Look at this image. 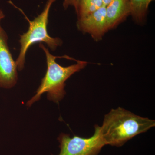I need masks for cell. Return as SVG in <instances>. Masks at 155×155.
<instances>
[{
	"mask_svg": "<svg viewBox=\"0 0 155 155\" xmlns=\"http://www.w3.org/2000/svg\"><path fill=\"white\" fill-rule=\"evenodd\" d=\"M93 135L89 138L61 133L58 140L61 152L58 155H98L106 145L100 133V126L95 125Z\"/></svg>",
	"mask_w": 155,
	"mask_h": 155,
	"instance_id": "obj_4",
	"label": "cell"
},
{
	"mask_svg": "<svg viewBox=\"0 0 155 155\" xmlns=\"http://www.w3.org/2000/svg\"><path fill=\"white\" fill-rule=\"evenodd\" d=\"M8 36L0 24V88L14 87L18 80L17 67L9 50Z\"/></svg>",
	"mask_w": 155,
	"mask_h": 155,
	"instance_id": "obj_5",
	"label": "cell"
},
{
	"mask_svg": "<svg viewBox=\"0 0 155 155\" xmlns=\"http://www.w3.org/2000/svg\"><path fill=\"white\" fill-rule=\"evenodd\" d=\"M155 126L154 120L119 107L105 115L100 131L106 145L119 147Z\"/></svg>",
	"mask_w": 155,
	"mask_h": 155,
	"instance_id": "obj_1",
	"label": "cell"
},
{
	"mask_svg": "<svg viewBox=\"0 0 155 155\" xmlns=\"http://www.w3.org/2000/svg\"><path fill=\"white\" fill-rule=\"evenodd\" d=\"M112 0H103V5L107 7Z\"/></svg>",
	"mask_w": 155,
	"mask_h": 155,
	"instance_id": "obj_11",
	"label": "cell"
},
{
	"mask_svg": "<svg viewBox=\"0 0 155 155\" xmlns=\"http://www.w3.org/2000/svg\"><path fill=\"white\" fill-rule=\"evenodd\" d=\"M106 7L103 6L95 12L82 19H78L77 28L83 33H88L95 41L102 39L106 30Z\"/></svg>",
	"mask_w": 155,
	"mask_h": 155,
	"instance_id": "obj_6",
	"label": "cell"
},
{
	"mask_svg": "<svg viewBox=\"0 0 155 155\" xmlns=\"http://www.w3.org/2000/svg\"><path fill=\"white\" fill-rule=\"evenodd\" d=\"M103 0H80L75 10L78 19H82L101 8Z\"/></svg>",
	"mask_w": 155,
	"mask_h": 155,
	"instance_id": "obj_9",
	"label": "cell"
},
{
	"mask_svg": "<svg viewBox=\"0 0 155 155\" xmlns=\"http://www.w3.org/2000/svg\"><path fill=\"white\" fill-rule=\"evenodd\" d=\"M56 0H48L42 12L32 21L28 19L21 9L25 18L29 23L28 30L20 35V52L16 61L17 70L21 71L24 68L25 56L29 48L37 43L44 42L52 51H55L62 45L63 41L59 38H53L48 33L47 26L50 9Z\"/></svg>",
	"mask_w": 155,
	"mask_h": 155,
	"instance_id": "obj_3",
	"label": "cell"
},
{
	"mask_svg": "<svg viewBox=\"0 0 155 155\" xmlns=\"http://www.w3.org/2000/svg\"><path fill=\"white\" fill-rule=\"evenodd\" d=\"M131 4V15L134 21L138 24L143 23L146 18L149 7L154 0H130Z\"/></svg>",
	"mask_w": 155,
	"mask_h": 155,
	"instance_id": "obj_8",
	"label": "cell"
},
{
	"mask_svg": "<svg viewBox=\"0 0 155 155\" xmlns=\"http://www.w3.org/2000/svg\"><path fill=\"white\" fill-rule=\"evenodd\" d=\"M131 13L130 0H112L106 7V31L116 27Z\"/></svg>",
	"mask_w": 155,
	"mask_h": 155,
	"instance_id": "obj_7",
	"label": "cell"
},
{
	"mask_svg": "<svg viewBox=\"0 0 155 155\" xmlns=\"http://www.w3.org/2000/svg\"><path fill=\"white\" fill-rule=\"evenodd\" d=\"M79 1L80 0H64L63 6L65 9L68 8L69 6H72L76 10Z\"/></svg>",
	"mask_w": 155,
	"mask_h": 155,
	"instance_id": "obj_10",
	"label": "cell"
},
{
	"mask_svg": "<svg viewBox=\"0 0 155 155\" xmlns=\"http://www.w3.org/2000/svg\"><path fill=\"white\" fill-rule=\"evenodd\" d=\"M5 17L3 11L0 10V24H1V21Z\"/></svg>",
	"mask_w": 155,
	"mask_h": 155,
	"instance_id": "obj_12",
	"label": "cell"
},
{
	"mask_svg": "<svg viewBox=\"0 0 155 155\" xmlns=\"http://www.w3.org/2000/svg\"><path fill=\"white\" fill-rule=\"evenodd\" d=\"M39 47L43 50L46 59L47 69L41 83L36 91V94L26 103L29 107L40 99L42 95L47 93L48 100L59 104L64 99L66 92L65 90L66 81L76 72L84 69L87 63L86 61H77L76 64L64 67L57 63L58 58H65L75 60L68 57H57L51 54L48 49L43 44H39Z\"/></svg>",
	"mask_w": 155,
	"mask_h": 155,
	"instance_id": "obj_2",
	"label": "cell"
}]
</instances>
